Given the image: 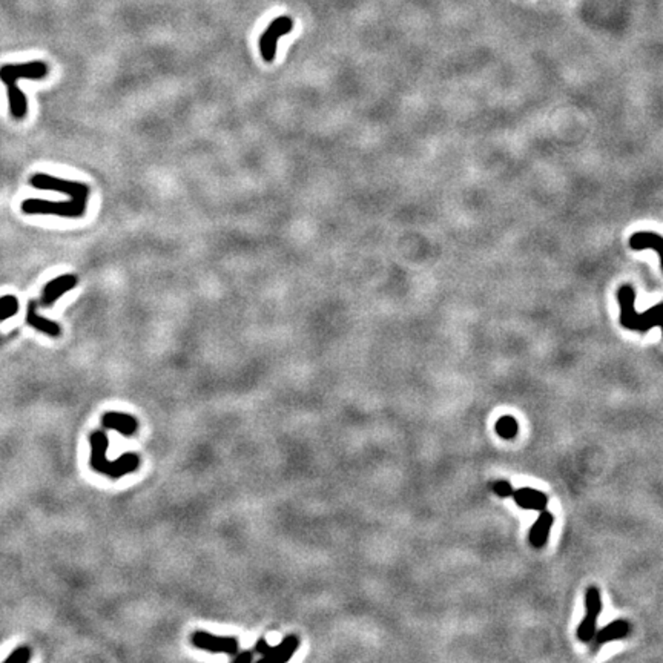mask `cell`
<instances>
[{
    "label": "cell",
    "instance_id": "cell-1",
    "mask_svg": "<svg viewBox=\"0 0 663 663\" xmlns=\"http://www.w3.org/2000/svg\"><path fill=\"white\" fill-rule=\"evenodd\" d=\"M48 74V66L42 61H33L19 65H3L0 68V80L6 85L8 93L10 113L16 120H24L28 114V99L25 93L17 86L20 79L39 80L45 79Z\"/></svg>",
    "mask_w": 663,
    "mask_h": 663
},
{
    "label": "cell",
    "instance_id": "cell-2",
    "mask_svg": "<svg viewBox=\"0 0 663 663\" xmlns=\"http://www.w3.org/2000/svg\"><path fill=\"white\" fill-rule=\"evenodd\" d=\"M621 305V324L628 330L645 333L653 327H660L663 335V303L655 304L644 314L636 312V290L631 286H622L617 292Z\"/></svg>",
    "mask_w": 663,
    "mask_h": 663
},
{
    "label": "cell",
    "instance_id": "cell-3",
    "mask_svg": "<svg viewBox=\"0 0 663 663\" xmlns=\"http://www.w3.org/2000/svg\"><path fill=\"white\" fill-rule=\"evenodd\" d=\"M91 467L95 472L108 474L111 478H120V476L136 470L138 465V459L132 453H126L120 459L109 463L105 456L108 450V438L103 431H94L91 435Z\"/></svg>",
    "mask_w": 663,
    "mask_h": 663
},
{
    "label": "cell",
    "instance_id": "cell-4",
    "mask_svg": "<svg viewBox=\"0 0 663 663\" xmlns=\"http://www.w3.org/2000/svg\"><path fill=\"white\" fill-rule=\"evenodd\" d=\"M88 211L85 201H49L43 198H28L22 203V212L26 215H57L63 218H80Z\"/></svg>",
    "mask_w": 663,
    "mask_h": 663
},
{
    "label": "cell",
    "instance_id": "cell-5",
    "mask_svg": "<svg viewBox=\"0 0 663 663\" xmlns=\"http://www.w3.org/2000/svg\"><path fill=\"white\" fill-rule=\"evenodd\" d=\"M602 611V598L598 586H588L585 593V617L579 623L576 636L580 642H591L596 634V623Z\"/></svg>",
    "mask_w": 663,
    "mask_h": 663
},
{
    "label": "cell",
    "instance_id": "cell-6",
    "mask_svg": "<svg viewBox=\"0 0 663 663\" xmlns=\"http://www.w3.org/2000/svg\"><path fill=\"white\" fill-rule=\"evenodd\" d=\"M292 29L294 20L287 16L277 17L267 26L266 31L259 37V53H262L264 62L272 63L275 61V56H277V43L280 37L289 34Z\"/></svg>",
    "mask_w": 663,
    "mask_h": 663
},
{
    "label": "cell",
    "instance_id": "cell-7",
    "mask_svg": "<svg viewBox=\"0 0 663 663\" xmlns=\"http://www.w3.org/2000/svg\"><path fill=\"white\" fill-rule=\"evenodd\" d=\"M77 282L79 278L71 273L61 275V277L48 281L47 286L43 287L40 301L37 304L43 305V307H53L57 300H61L66 292H70L71 289L77 286Z\"/></svg>",
    "mask_w": 663,
    "mask_h": 663
},
{
    "label": "cell",
    "instance_id": "cell-8",
    "mask_svg": "<svg viewBox=\"0 0 663 663\" xmlns=\"http://www.w3.org/2000/svg\"><path fill=\"white\" fill-rule=\"evenodd\" d=\"M553 524H554L553 513L542 510L538 520L533 524V527L530 528V533H528V542H530V545L533 548L541 550L545 547Z\"/></svg>",
    "mask_w": 663,
    "mask_h": 663
},
{
    "label": "cell",
    "instance_id": "cell-9",
    "mask_svg": "<svg viewBox=\"0 0 663 663\" xmlns=\"http://www.w3.org/2000/svg\"><path fill=\"white\" fill-rule=\"evenodd\" d=\"M513 499H515L516 505L524 510L542 511L547 509L548 504V497L545 493L530 487H524L513 491Z\"/></svg>",
    "mask_w": 663,
    "mask_h": 663
},
{
    "label": "cell",
    "instance_id": "cell-10",
    "mask_svg": "<svg viewBox=\"0 0 663 663\" xmlns=\"http://www.w3.org/2000/svg\"><path fill=\"white\" fill-rule=\"evenodd\" d=\"M630 248L632 250H654L657 252V255L660 258V269L663 272V237L655 234V232H648V230H642V232H636L630 237Z\"/></svg>",
    "mask_w": 663,
    "mask_h": 663
},
{
    "label": "cell",
    "instance_id": "cell-11",
    "mask_svg": "<svg viewBox=\"0 0 663 663\" xmlns=\"http://www.w3.org/2000/svg\"><path fill=\"white\" fill-rule=\"evenodd\" d=\"M631 632V623L628 621H614L608 623L605 628H602L598 634H594V648H599L602 645H605L608 642H614V640H619L630 636Z\"/></svg>",
    "mask_w": 663,
    "mask_h": 663
},
{
    "label": "cell",
    "instance_id": "cell-12",
    "mask_svg": "<svg viewBox=\"0 0 663 663\" xmlns=\"http://www.w3.org/2000/svg\"><path fill=\"white\" fill-rule=\"evenodd\" d=\"M26 323H28V326H31L33 329L39 330V332H42V333H45V335H48V337L57 338V337H61V335H62L61 326H58L56 321H51V319H48V318H45V317L37 314V303H35V301H31V303L28 304V309H26Z\"/></svg>",
    "mask_w": 663,
    "mask_h": 663
},
{
    "label": "cell",
    "instance_id": "cell-13",
    "mask_svg": "<svg viewBox=\"0 0 663 663\" xmlns=\"http://www.w3.org/2000/svg\"><path fill=\"white\" fill-rule=\"evenodd\" d=\"M103 426L106 429H114L123 435H132L137 430V421L129 415L122 413H106L103 416Z\"/></svg>",
    "mask_w": 663,
    "mask_h": 663
},
{
    "label": "cell",
    "instance_id": "cell-14",
    "mask_svg": "<svg viewBox=\"0 0 663 663\" xmlns=\"http://www.w3.org/2000/svg\"><path fill=\"white\" fill-rule=\"evenodd\" d=\"M193 642L195 645L201 648H207V650L212 651H223V653H235L237 650V644L232 639H220V637H212L207 634H195L193 636Z\"/></svg>",
    "mask_w": 663,
    "mask_h": 663
},
{
    "label": "cell",
    "instance_id": "cell-15",
    "mask_svg": "<svg viewBox=\"0 0 663 663\" xmlns=\"http://www.w3.org/2000/svg\"><path fill=\"white\" fill-rule=\"evenodd\" d=\"M495 430L499 438L506 439V441H511V439H515L519 433V424L515 418H513V416L506 415L497 420Z\"/></svg>",
    "mask_w": 663,
    "mask_h": 663
},
{
    "label": "cell",
    "instance_id": "cell-16",
    "mask_svg": "<svg viewBox=\"0 0 663 663\" xmlns=\"http://www.w3.org/2000/svg\"><path fill=\"white\" fill-rule=\"evenodd\" d=\"M296 637H289L285 645H280L278 648H275V650H267L269 653H267V655L264 657V660H286L290 657V654H292L295 651V648H296Z\"/></svg>",
    "mask_w": 663,
    "mask_h": 663
},
{
    "label": "cell",
    "instance_id": "cell-17",
    "mask_svg": "<svg viewBox=\"0 0 663 663\" xmlns=\"http://www.w3.org/2000/svg\"><path fill=\"white\" fill-rule=\"evenodd\" d=\"M19 312V300L14 295L0 296V323L6 321V319L17 315Z\"/></svg>",
    "mask_w": 663,
    "mask_h": 663
},
{
    "label": "cell",
    "instance_id": "cell-18",
    "mask_svg": "<svg viewBox=\"0 0 663 663\" xmlns=\"http://www.w3.org/2000/svg\"><path fill=\"white\" fill-rule=\"evenodd\" d=\"M490 488L499 497H510V496H513V491H515L511 487V484L509 481H504V479L491 482Z\"/></svg>",
    "mask_w": 663,
    "mask_h": 663
},
{
    "label": "cell",
    "instance_id": "cell-19",
    "mask_svg": "<svg viewBox=\"0 0 663 663\" xmlns=\"http://www.w3.org/2000/svg\"><path fill=\"white\" fill-rule=\"evenodd\" d=\"M29 659H31V650H29L28 646H19L16 648V650H14L8 657H6L5 662H8V663H26L29 662Z\"/></svg>",
    "mask_w": 663,
    "mask_h": 663
}]
</instances>
